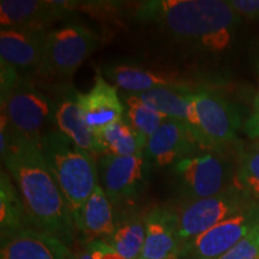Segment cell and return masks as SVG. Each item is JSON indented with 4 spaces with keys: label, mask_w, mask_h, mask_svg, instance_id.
Returning a JSON list of instances; mask_svg holds the SVG:
<instances>
[{
    "label": "cell",
    "mask_w": 259,
    "mask_h": 259,
    "mask_svg": "<svg viewBox=\"0 0 259 259\" xmlns=\"http://www.w3.org/2000/svg\"><path fill=\"white\" fill-rule=\"evenodd\" d=\"M135 17L189 53L213 57L232 50L242 22L228 2L221 0H149L139 3Z\"/></svg>",
    "instance_id": "obj_1"
},
{
    "label": "cell",
    "mask_w": 259,
    "mask_h": 259,
    "mask_svg": "<svg viewBox=\"0 0 259 259\" xmlns=\"http://www.w3.org/2000/svg\"><path fill=\"white\" fill-rule=\"evenodd\" d=\"M2 161L17 187L31 228L72 246L77 232L73 215L48 169L41 148L10 134L9 148Z\"/></svg>",
    "instance_id": "obj_2"
},
{
    "label": "cell",
    "mask_w": 259,
    "mask_h": 259,
    "mask_svg": "<svg viewBox=\"0 0 259 259\" xmlns=\"http://www.w3.org/2000/svg\"><path fill=\"white\" fill-rule=\"evenodd\" d=\"M41 151L76 223L83 205L99 185L95 157L57 128L42 139Z\"/></svg>",
    "instance_id": "obj_3"
},
{
    "label": "cell",
    "mask_w": 259,
    "mask_h": 259,
    "mask_svg": "<svg viewBox=\"0 0 259 259\" xmlns=\"http://www.w3.org/2000/svg\"><path fill=\"white\" fill-rule=\"evenodd\" d=\"M2 116L10 134L41 148L42 139L54 125V103L35 87L30 78L22 76L14 89L0 100Z\"/></svg>",
    "instance_id": "obj_4"
},
{
    "label": "cell",
    "mask_w": 259,
    "mask_h": 259,
    "mask_svg": "<svg viewBox=\"0 0 259 259\" xmlns=\"http://www.w3.org/2000/svg\"><path fill=\"white\" fill-rule=\"evenodd\" d=\"M181 203L223 192L235 183L236 168L222 151H205L171 166Z\"/></svg>",
    "instance_id": "obj_5"
},
{
    "label": "cell",
    "mask_w": 259,
    "mask_h": 259,
    "mask_svg": "<svg viewBox=\"0 0 259 259\" xmlns=\"http://www.w3.org/2000/svg\"><path fill=\"white\" fill-rule=\"evenodd\" d=\"M257 204L234 183L223 192L193 202L181 203L176 210L180 247L213 226Z\"/></svg>",
    "instance_id": "obj_6"
},
{
    "label": "cell",
    "mask_w": 259,
    "mask_h": 259,
    "mask_svg": "<svg viewBox=\"0 0 259 259\" xmlns=\"http://www.w3.org/2000/svg\"><path fill=\"white\" fill-rule=\"evenodd\" d=\"M95 34L82 24H66L48 31L44 73L58 78L73 76L96 50Z\"/></svg>",
    "instance_id": "obj_7"
},
{
    "label": "cell",
    "mask_w": 259,
    "mask_h": 259,
    "mask_svg": "<svg viewBox=\"0 0 259 259\" xmlns=\"http://www.w3.org/2000/svg\"><path fill=\"white\" fill-rule=\"evenodd\" d=\"M150 162L143 154L134 156L101 155L97 162L99 184L113 206L131 202L143 192Z\"/></svg>",
    "instance_id": "obj_8"
},
{
    "label": "cell",
    "mask_w": 259,
    "mask_h": 259,
    "mask_svg": "<svg viewBox=\"0 0 259 259\" xmlns=\"http://www.w3.org/2000/svg\"><path fill=\"white\" fill-rule=\"evenodd\" d=\"M259 223V204L213 226L179 248L177 259H216L242 240Z\"/></svg>",
    "instance_id": "obj_9"
},
{
    "label": "cell",
    "mask_w": 259,
    "mask_h": 259,
    "mask_svg": "<svg viewBox=\"0 0 259 259\" xmlns=\"http://www.w3.org/2000/svg\"><path fill=\"white\" fill-rule=\"evenodd\" d=\"M200 127L212 150L222 151L235 143L241 127V115L238 108L218 92L206 88L191 89Z\"/></svg>",
    "instance_id": "obj_10"
},
{
    "label": "cell",
    "mask_w": 259,
    "mask_h": 259,
    "mask_svg": "<svg viewBox=\"0 0 259 259\" xmlns=\"http://www.w3.org/2000/svg\"><path fill=\"white\" fill-rule=\"evenodd\" d=\"M48 31L35 28H4L0 30V60L24 71L44 73Z\"/></svg>",
    "instance_id": "obj_11"
},
{
    "label": "cell",
    "mask_w": 259,
    "mask_h": 259,
    "mask_svg": "<svg viewBox=\"0 0 259 259\" xmlns=\"http://www.w3.org/2000/svg\"><path fill=\"white\" fill-rule=\"evenodd\" d=\"M202 151L203 148L186 125L167 118L148 139L144 156L155 166L167 167Z\"/></svg>",
    "instance_id": "obj_12"
},
{
    "label": "cell",
    "mask_w": 259,
    "mask_h": 259,
    "mask_svg": "<svg viewBox=\"0 0 259 259\" xmlns=\"http://www.w3.org/2000/svg\"><path fill=\"white\" fill-rule=\"evenodd\" d=\"M73 2L56 0H2L0 23L4 28L46 29L69 17Z\"/></svg>",
    "instance_id": "obj_13"
},
{
    "label": "cell",
    "mask_w": 259,
    "mask_h": 259,
    "mask_svg": "<svg viewBox=\"0 0 259 259\" xmlns=\"http://www.w3.org/2000/svg\"><path fill=\"white\" fill-rule=\"evenodd\" d=\"M145 103L151 106L167 118L183 122L191 130L197 138L200 147L205 151L212 150L208 139L204 136L200 122L197 115L196 107L191 97V88L189 85L168 87L151 90L138 95Z\"/></svg>",
    "instance_id": "obj_14"
},
{
    "label": "cell",
    "mask_w": 259,
    "mask_h": 259,
    "mask_svg": "<svg viewBox=\"0 0 259 259\" xmlns=\"http://www.w3.org/2000/svg\"><path fill=\"white\" fill-rule=\"evenodd\" d=\"M54 103V126L65 136L93 155H105L94 131L89 127L78 103V92L63 85L58 90Z\"/></svg>",
    "instance_id": "obj_15"
},
{
    "label": "cell",
    "mask_w": 259,
    "mask_h": 259,
    "mask_svg": "<svg viewBox=\"0 0 259 259\" xmlns=\"http://www.w3.org/2000/svg\"><path fill=\"white\" fill-rule=\"evenodd\" d=\"M0 259H74V253L59 239L24 228L2 238Z\"/></svg>",
    "instance_id": "obj_16"
},
{
    "label": "cell",
    "mask_w": 259,
    "mask_h": 259,
    "mask_svg": "<svg viewBox=\"0 0 259 259\" xmlns=\"http://www.w3.org/2000/svg\"><path fill=\"white\" fill-rule=\"evenodd\" d=\"M78 103L84 120L95 135L106 126L120 120L125 113V105L116 87L107 82L101 71H97L89 92L78 93Z\"/></svg>",
    "instance_id": "obj_17"
},
{
    "label": "cell",
    "mask_w": 259,
    "mask_h": 259,
    "mask_svg": "<svg viewBox=\"0 0 259 259\" xmlns=\"http://www.w3.org/2000/svg\"><path fill=\"white\" fill-rule=\"evenodd\" d=\"M180 244L176 210L156 206L145 213V240L139 259H177Z\"/></svg>",
    "instance_id": "obj_18"
},
{
    "label": "cell",
    "mask_w": 259,
    "mask_h": 259,
    "mask_svg": "<svg viewBox=\"0 0 259 259\" xmlns=\"http://www.w3.org/2000/svg\"><path fill=\"white\" fill-rule=\"evenodd\" d=\"M103 74L112 80L113 85L132 95L168 87L187 85L171 73L144 69L132 64L109 65L105 67Z\"/></svg>",
    "instance_id": "obj_19"
},
{
    "label": "cell",
    "mask_w": 259,
    "mask_h": 259,
    "mask_svg": "<svg viewBox=\"0 0 259 259\" xmlns=\"http://www.w3.org/2000/svg\"><path fill=\"white\" fill-rule=\"evenodd\" d=\"M113 208L114 206L99 184L80 210L76 221L77 231L92 240H106L115 228V213Z\"/></svg>",
    "instance_id": "obj_20"
},
{
    "label": "cell",
    "mask_w": 259,
    "mask_h": 259,
    "mask_svg": "<svg viewBox=\"0 0 259 259\" xmlns=\"http://www.w3.org/2000/svg\"><path fill=\"white\" fill-rule=\"evenodd\" d=\"M145 240V213L124 211L115 215V228L106 240L124 259H139Z\"/></svg>",
    "instance_id": "obj_21"
},
{
    "label": "cell",
    "mask_w": 259,
    "mask_h": 259,
    "mask_svg": "<svg viewBox=\"0 0 259 259\" xmlns=\"http://www.w3.org/2000/svg\"><path fill=\"white\" fill-rule=\"evenodd\" d=\"M31 228L25 213L23 202L14 180L4 169L0 173V235L10 234Z\"/></svg>",
    "instance_id": "obj_22"
},
{
    "label": "cell",
    "mask_w": 259,
    "mask_h": 259,
    "mask_svg": "<svg viewBox=\"0 0 259 259\" xmlns=\"http://www.w3.org/2000/svg\"><path fill=\"white\" fill-rule=\"evenodd\" d=\"M124 119L137 136L141 147L145 149L148 139L163 124L167 116L145 103L138 95L125 94Z\"/></svg>",
    "instance_id": "obj_23"
},
{
    "label": "cell",
    "mask_w": 259,
    "mask_h": 259,
    "mask_svg": "<svg viewBox=\"0 0 259 259\" xmlns=\"http://www.w3.org/2000/svg\"><path fill=\"white\" fill-rule=\"evenodd\" d=\"M96 137L105 154H112L116 156H134L144 153L137 136L124 116L120 120H116L97 132Z\"/></svg>",
    "instance_id": "obj_24"
},
{
    "label": "cell",
    "mask_w": 259,
    "mask_h": 259,
    "mask_svg": "<svg viewBox=\"0 0 259 259\" xmlns=\"http://www.w3.org/2000/svg\"><path fill=\"white\" fill-rule=\"evenodd\" d=\"M235 184L259 204V143L239 153Z\"/></svg>",
    "instance_id": "obj_25"
},
{
    "label": "cell",
    "mask_w": 259,
    "mask_h": 259,
    "mask_svg": "<svg viewBox=\"0 0 259 259\" xmlns=\"http://www.w3.org/2000/svg\"><path fill=\"white\" fill-rule=\"evenodd\" d=\"M216 259H259V223L234 247Z\"/></svg>",
    "instance_id": "obj_26"
},
{
    "label": "cell",
    "mask_w": 259,
    "mask_h": 259,
    "mask_svg": "<svg viewBox=\"0 0 259 259\" xmlns=\"http://www.w3.org/2000/svg\"><path fill=\"white\" fill-rule=\"evenodd\" d=\"M74 259H124L102 240H92L83 250L74 253Z\"/></svg>",
    "instance_id": "obj_27"
},
{
    "label": "cell",
    "mask_w": 259,
    "mask_h": 259,
    "mask_svg": "<svg viewBox=\"0 0 259 259\" xmlns=\"http://www.w3.org/2000/svg\"><path fill=\"white\" fill-rule=\"evenodd\" d=\"M22 74L4 60H0V100L4 99L19 82Z\"/></svg>",
    "instance_id": "obj_28"
},
{
    "label": "cell",
    "mask_w": 259,
    "mask_h": 259,
    "mask_svg": "<svg viewBox=\"0 0 259 259\" xmlns=\"http://www.w3.org/2000/svg\"><path fill=\"white\" fill-rule=\"evenodd\" d=\"M228 4L241 19L259 21V0H228Z\"/></svg>",
    "instance_id": "obj_29"
},
{
    "label": "cell",
    "mask_w": 259,
    "mask_h": 259,
    "mask_svg": "<svg viewBox=\"0 0 259 259\" xmlns=\"http://www.w3.org/2000/svg\"><path fill=\"white\" fill-rule=\"evenodd\" d=\"M244 131L252 139H259V88L254 97L253 109L244 124Z\"/></svg>",
    "instance_id": "obj_30"
},
{
    "label": "cell",
    "mask_w": 259,
    "mask_h": 259,
    "mask_svg": "<svg viewBox=\"0 0 259 259\" xmlns=\"http://www.w3.org/2000/svg\"><path fill=\"white\" fill-rule=\"evenodd\" d=\"M258 70H259V63H258Z\"/></svg>",
    "instance_id": "obj_31"
}]
</instances>
